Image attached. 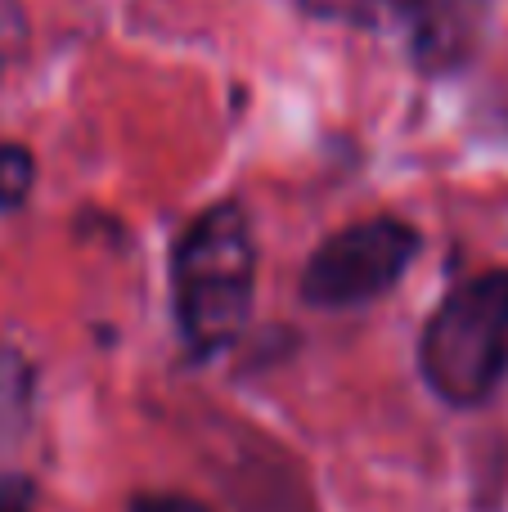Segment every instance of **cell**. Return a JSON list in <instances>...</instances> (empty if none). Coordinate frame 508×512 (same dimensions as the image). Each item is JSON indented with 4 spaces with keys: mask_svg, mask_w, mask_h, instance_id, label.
I'll list each match as a JSON object with an SVG mask.
<instances>
[{
    "mask_svg": "<svg viewBox=\"0 0 508 512\" xmlns=\"http://www.w3.org/2000/svg\"><path fill=\"white\" fill-rule=\"evenodd\" d=\"M171 297L194 360H212L243 337L257 297V239L239 203H212L185 225L171 252Z\"/></svg>",
    "mask_w": 508,
    "mask_h": 512,
    "instance_id": "cell-1",
    "label": "cell"
},
{
    "mask_svg": "<svg viewBox=\"0 0 508 512\" xmlns=\"http://www.w3.org/2000/svg\"><path fill=\"white\" fill-rule=\"evenodd\" d=\"M423 382L446 405L477 409L508 378V270L464 279L419 337Z\"/></svg>",
    "mask_w": 508,
    "mask_h": 512,
    "instance_id": "cell-2",
    "label": "cell"
},
{
    "mask_svg": "<svg viewBox=\"0 0 508 512\" xmlns=\"http://www.w3.org/2000/svg\"><path fill=\"white\" fill-rule=\"evenodd\" d=\"M423 252V234L396 216H369L329 234L302 270V301L315 310H356L392 292Z\"/></svg>",
    "mask_w": 508,
    "mask_h": 512,
    "instance_id": "cell-3",
    "label": "cell"
},
{
    "mask_svg": "<svg viewBox=\"0 0 508 512\" xmlns=\"http://www.w3.org/2000/svg\"><path fill=\"white\" fill-rule=\"evenodd\" d=\"M315 18L383 32L423 72H455L473 59L491 0H302Z\"/></svg>",
    "mask_w": 508,
    "mask_h": 512,
    "instance_id": "cell-4",
    "label": "cell"
},
{
    "mask_svg": "<svg viewBox=\"0 0 508 512\" xmlns=\"http://www.w3.org/2000/svg\"><path fill=\"white\" fill-rule=\"evenodd\" d=\"M32 400H36V369L18 346L0 342V445L27 432L32 423Z\"/></svg>",
    "mask_w": 508,
    "mask_h": 512,
    "instance_id": "cell-5",
    "label": "cell"
},
{
    "mask_svg": "<svg viewBox=\"0 0 508 512\" xmlns=\"http://www.w3.org/2000/svg\"><path fill=\"white\" fill-rule=\"evenodd\" d=\"M32 185H36V158L23 144H0V212L23 207Z\"/></svg>",
    "mask_w": 508,
    "mask_h": 512,
    "instance_id": "cell-6",
    "label": "cell"
},
{
    "mask_svg": "<svg viewBox=\"0 0 508 512\" xmlns=\"http://www.w3.org/2000/svg\"><path fill=\"white\" fill-rule=\"evenodd\" d=\"M27 50V18L18 0H0V72Z\"/></svg>",
    "mask_w": 508,
    "mask_h": 512,
    "instance_id": "cell-7",
    "label": "cell"
},
{
    "mask_svg": "<svg viewBox=\"0 0 508 512\" xmlns=\"http://www.w3.org/2000/svg\"><path fill=\"white\" fill-rule=\"evenodd\" d=\"M131 512H212V508L189 495H158V490H153V495H135Z\"/></svg>",
    "mask_w": 508,
    "mask_h": 512,
    "instance_id": "cell-8",
    "label": "cell"
},
{
    "mask_svg": "<svg viewBox=\"0 0 508 512\" xmlns=\"http://www.w3.org/2000/svg\"><path fill=\"white\" fill-rule=\"evenodd\" d=\"M0 512H36V490L27 477H0Z\"/></svg>",
    "mask_w": 508,
    "mask_h": 512,
    "instance_id": "cell-9",
    "label": "cell"
}]
</instances>
